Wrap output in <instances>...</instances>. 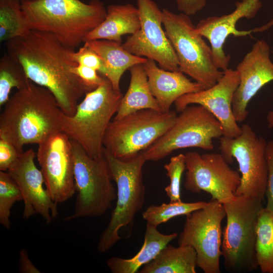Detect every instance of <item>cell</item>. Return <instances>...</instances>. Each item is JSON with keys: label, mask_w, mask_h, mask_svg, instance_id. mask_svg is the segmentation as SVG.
I'll use <instances>...</instances> for the list:
<instances>
[{"label": "cell", "mask_w": 273, "mask_h": 273, "mask_svg": "<svg viewBox=\"0 0 273 273\" xmlns=\"http://www.w3.org/2000/svg\"><path fill=\"white\" fill-rule=\"evenodd\" d=\"M72 71L83 81L91 91L102 84L105 79V76L99 75L96 70L83 65L78 64L73 68Z\"/></svg>", "instance_id": "obj_33"}, {"label": "cell", "mask_w": 273, "mask_h": 273, "mask_svg": "<svg viewBox=\"0 0 273 273\" xmlns=\"http://www.w3.org/2000/svg\"><path fill=\"white\" fill-rule=\"evenodd\" d=\"M0 115V138L21 153L27 144H37L61 131L63 112L53 94L31 80L18 89Z\"/></svg>", "instance_id": "obj_2"}, {"label": "cell", "mask_w": 273, "mask_h": 273, "mask_svg": "<svg viewBox=\"0 0 273 273\" xmlns=\"http://www.w3.org/2000/svg\"><path fill=\"white\" fill-rule=\"evenodd\" d=\"M71 142L77 194L74 212L64 219L101 216L110 209L117 196L107 161L104 155L92 158L78 143Z\"/></svg>", "instance_id": "obj_9"}, {"label": "cell", "mask_w": 273, "mask_h": 273, "mask_svg": "<svg viewBox=\"0 0 273 273\" xmlns=\"http://www.w3.org/2000/svg\"><path fill=\"white\" fill-rule=\"evenodd\" d=\"M236 138L221 136L219 150L228 163L235 159L239 166L241 181L235 196L256 197L264 200L267 181L266 156L267 142L258 136L248 124L241 127Z\"/></svg>", "instance_id": "obj_11"}, {"label": "cell", "mask_w": 273, "mask_h": 273, "mask_svg": "<svg viewBox=\"0 0 273 273\" xmlns=\"http://www.w3.org/2000/svg\"><path fill=\"white\" fill-rule=\"evenodd\" d=\"M267 127L269 129L273 128V110L269 111L266 116Z\"/></svg>", "instance_id": "obj_38"}, {"label": "cell", "mask_w": 273, "mask_h": 273, "mask_svg": "<svg viewBox=\"0 0 273 273\" xmlns=\"http://www.w3.org/2000/svg\"><path fill=\"white\" fill-rule=\"evenodd\" d=\"M31 29L21 8V1L0 0V41L21 37Z\"/></svg>", "instance_id": "obj_27"}, {"label": "cell", "mask_w": 273, "mask_h": 273, "mask_svg": "<svg viewBox=\"0 0 273 273\" xmlns=\"http://www.w3.org/2000/svg\"><path fill=\"white\" fill-rule=\"evenodd\" d=\"M38 146L36 157L46 188L54 202L63 203L76 192L71 139L60 131Z\"/></svg>", "instance_id": "obj_15"}, {"label": "cell", "mask_w": 273, "mask_h": 273, "mask_svg": "<svg viewBox=\"0 0 273 273\" xmlns=\"http://www.w3.org/2000/svg\"><path fill=\"white\" fill-rule=\"evenodd\" d=\"M129 71L130 73L129 85L121 99L114 119H118L130 113L144 109L161 112L158 103L151 93L143 64L133 66L129 69Z\"/></svg>", "instance_id": "obj_24"}, {"label": "cell", "mask_w": 273, "mask_h": 273, "mask_svg": "<svg viewBox=\"0 0 273 273\" xmlns=\"http://www.w3.org/2000/svg\"><path fill=\"white\" fill-rule=\"evenodd\" d=\"M223 136L220 122L201 105L188 106L161 138L141 152L146 161H157L173 151L187 148L213 149V140Z\"/></svg>", "instance_id": "obj_10"}, {"label": "cell", "mask_w": 273, "mask_h": 273, "mask_svg": "<svg viewBox=\"0 0 273 273\" xmlns=\"http://www.w3.org/2000/svg\"><path fill=\"white\" fill-rule=\"evenodd\" d=\"M236 70L240 82L233 96L232 109L238 123L246 119L248 105L252 98L264 85L273 81V62L267 42L262 39L256 41Z\"/></svg>", "instance_id": "obj_17"}, {"label": "cell", "mask_w": 273, "mask_h": 273, "mask_svg": "<svg viewBox=\"0 0 273 273\" xmlns=\"http://www.w3.org/2000/svg\"><path fill=\"white\" fill-rule=\"evenodd\" d=\"M35 153L32 149L24 151L7 172L17 184L23 197V218L28 219L38 214L50 223L58 215L57 203L51 198L40 170L34 163Z\"/></svg>", "instance_id": "obj_18"}, {"label": "cell", "mask_w": 273, "mask_h": 273, "mask_svg": "<svg viewBox=\"0 0 273 273\" xmlns=\"http://www.w3.org/2000/svg\"><path fill=\"white\" fill-rule=\"evenodd\" d=\"M255 251L261 272L273 273V212L265 207L258 218Z\"/></svg>", "instance_id": "obj_26"}, {"label": "cell", "mask_w": 273, "mask_h": 273, "mask_svg": "<svg viewBox=\"0 0 273 273\" xmlns=\"http://www.w3.org/2000/svg\"><path fill=\"white\" fill-rule=\"evenodd\" d=\"M140 28L141 20L137 7L130 3L110 5L107 8L104 21L86 36L84 42L105 39L121 43L123 35H132Z\"/></svg>", "instance_id": "obj_21"}, {"label": "cell", "mask_w": 273, "mask_h": 273, "mask_svg": "<svg viewBox=\"0 0 273 273\" xmlns=\"http://www.w3.org/2000/svg\"><path fill=\"white\" fill-rule=\"evenodd\" d=\"M103 153L117 186V200L98 243V251L102 253L109 251L121 239L119 231L132 224L136 214L143 207L146 190L142 170L147 161L142 153L127 160L114 157L104 149Z\"/></svg>", "instance_id": "obj_6"}, {"label": "cell", "mask_w": 273, "mask_h": 273, "mask_svg": "<svg viewBox=\"0 0 273 273\" xmlns=\"http://www.w3.org/2000/svg\"><path fill=\"white\" fill-rule=\"evenodd\" d=\"M20 256V269L23 273H39L37 269L29 259L27 251L24 249L21 250Z\"/></svg>", "instance_id": "obj_37"}, {"label": "cell", "mask_w": 273, "mask_h": 273, "mask_svg": "<svg viewBox=\"0 0 273 273\" xmlns=\"http://www.w3.org/2000/svg\"><path fill=\"white\" fill-rule=\"evenodd\" d=\"M104 61L108 69L106 76L116 90H120V82L124 72L134 65L144 64L147 58L134 55L123 47L121 43L105 39L84 42Z\"/></svg>", "instance_id": "obj_23"}, {"label": "cell", "mask_w": 273, "mask_h": 273, "mask_svg": "<svg viewBox=\"0 0 273 273\" xmlns=\"http://www.w3.org/2000/svg\"><path fill=\"white\" fill-rule=\"evenodd\" d=\"M263 200L256 197L236 196L223 204L226 218L221 250L225 269L232 272H249L256 270V225L264 208Z\"/></svg>", "instance_id": "obj_5"}, {"label": "cell", "mask_w": 273, "mask_h": 273, "mask_svg": "<svg viewBox=\"0 0 273 273\" xmlns=\"http://www.w3.org/2000/svg\"><path fill=\"white\" fill-rule=\"evenodd\" d=\"M177 116L173 110L161 112L144 109L113 119L105 134L104 149L118 159H132L164 134Z\"/></svg>", "instance_id": "obj_8"}, {"label": "cell", "mask_w": 273, "mask_h": 273, "mask_svg": "<svg viewBox=\"0 0 273 273\" xmlns=\"http://www.w3.org/2000/svg\"><path fill=\"white\" fill-rule=\"evenodd\" d=\"M21 154L12 144L0 138V171H7Z\"/></svg>", "instance_id": "obj_34"}, {"label": "cell", "mask_w": 273, "mask_h": 273, "mask_svg": "<svg viewBox=\"0 0 273 273\" xmlns=\"http://www.w3.org/2000/svg\"><path fill=\"white\" fill-rule=\"evenodd\" d=\"M7 53L23 67L28 78L48 89L66 115L73 116L78 101L91 90L74 73L75 49L52 33L31 29L5 41Z\"/></svg>", "instance_id": "obj_1"}, {"label": "cell", "mask_w": 273, "mask_h": 273, "mask_svg": "<svg viewBox=\"0 0 273 273\" xmlns=\"http://www.w3.org/2000/svg\"><path fill=\"white\" fill-rule=\"evenodd\" d=\"M208 202L199 201L186 203L182 201L162 203L160 205H152L143 213L142 216L147 223L157 227L172 218L187 215L191 212L205 206Z\"/></svg>", "instance_id": "obj_29"}, {"label": "cell", "mask_w": 273, "mask_h": 273, "mask_svg": "<svg viewBox=\"0 0 273 273\" xmlns=\"http://www.w3.org/2000/svg\"><path fill=\"white\" fill-rule=\"evenodd\" d=\"M21 200L22 195L16 183L7 171H0V223L5 228H10L14 204Z\"/></svg>", "instance_id": "obj_30"}, {"label": "cell", "mask_w": 273, "mask_h": 273, "mask_svg": "<svg viewBox=\"0 0 273 273\" xmlns=\"http://www.w3.org/2000/svg\"><path fill=\"white\" fill-rule=\"evenodd\" d=\"M141 28L129 35L123 48L129 53L155 61L161 68L179 71L175 53L162 23V10L153 0H135Z\"/></svg>", "instance_id": "obj_14"}, {"label": "cell", "mask_w": 273, "mask_h": 273, "mask_svg": "<svg viewBox=\"0 0 273 273\" xmlns=\"http://www.w3.org/2000/svg\"><path fill=\"white\" fill-rule=\"evenodd\" d=\"M123 96L121 90L115 89L105 77L102 84L85 94L73 116L63 113L61 131L78 143L89 157L103 156L105 134Z\"/></svg>", "instance_id": "obj_4"}, {"label": "cell", "mask_w": 273, "mask_h": 273, "mask_svg": "<svg viewBox=\"0 0 273 273\" xmlns=\"http://www.w3.org/2000/svg\"><path fill=\"white\" fill-rule=\"evenodd\" d=\"M197 254L190 246L168 244L140 273H196Z\"/></svg>", "instance_id": "obj_25"}, {"label": "cell", "mask_w": 273, "mask_h": 273, "mask_svg": "<svg viewBox=\"0 0 273 273\" xmlns=\"http://www.w3.org/2000/svg\"><path fill=\"white\" fill-rule=\"evenodd\" d=\"M30 29L49 32L75 49L105 19L107 8L100 0H20Z\"/></svg>", "instance_id": "obj_3"}, {"label": "cell", "mask_w": 273, "mask_h": 273, "mask_svg": "<svg viewBox=\"0 0 273 273\" xmlns=\"http://www.w3.org/2000/svg\"><path fill=\"white\" fill-rule=\"evenodd\" d=\"M231 13L221 16H211L201 19L195 26L196 31L208 40L213 58L217 67L224 71L229 68L231 56L223 50L224 43L229 35L244 36L251 31L238 30L236 24L241 18L251 19L262 7L260 0H241L236 4Z\"/></svg>", "instance_id": "obj_19"}, {"label": "cell", "mask_w": 273, "mask_h": 273, "mask_svg": "<svg viewBox=\"0 0 273 273\" xmlns=\"http://www.w3.org/2000/svg\"><path fill=\"white\" fill-rule=\"evenodd\" d=\"M266 156L268 175L265 195L267 201L265 208L273 212V140H270L267 143Z\"/></svg>", "instance_id": "obj_35"}, {"label": "cell", "mask_w": 273, "mask_h": 273, "mask_svg": "<svg viewBox=\"0 0 273 273\" xmlns=\"http://www.w3.org/2000/svg\"><path fill=\"white\" fill-rule=\"evenodd\" d=\"M33 1H35V0H33Z\"/></svg>", "instance_id": "obj_39"}, {"label": "cell", "mask_w": 273, "mask_h": 273, "mask_svg": "<svg viewBox=\"0 0 273 273\" xmlns=\"http://www.w3.org/2000/svg\"><path fill=\"white\" fill-rule=\"evenodd\" d=\"M178 10L189 16L194 15L206 6L207 0H174Z\"/></svg>", "instance_id": "obj_36"}, {"label": "cell", "mask_w": 273, "mask_h": 273, "mask_svg": "<svg viewBox=\"0 0 273 273\" xmlns=\"http://www.w3.org/2000/svg\"><path fill=\"white\" fill-rule=\"evenodd\" d=\"M240 82L236 70L228 68L218 82L212 87L199 92L184 95L174 102L176 111L180 112L191 104L201 105L220 122L223 136L236 138L241 128L236 121L232 109L233 96Z\"/></svg>", "instance_id": "obj_16"}, {"label": "cell", "mask_w": 273, "mask_h": 273, "mask_svg": "<svg viewBox=\"0 0 273 273\" xmlns=\"http://www.w3.org/2000/svg\"><path fill=\"white\" fill-rule=\"evenodd\" d=\"M143 65L151 93L161 112L170 111L172 104L180 97L204 89L200 84L192 81L181 71L163 69L153 60L147 59Z\"/></svg>", "instance_id": "obj_20"}, {"label": "cell", "mask_w": 273, "mask_h": 273, "mask_svg": "<svg viewBox=\"0 0 273 273\" xmlns=\"http://www.w3.org/2000/svg\"><path fill=\"white\" fill-rule=\"evenodd\" d=\"M177 233L164 234L147 223L143 244L140 251L128 259L112 257L107 260L108 267L113 273H135L152 260L166 246L177 237Z\"/></svg>", "instance_id": "obj_22"}, {"label": "cell", "mask_w": 273, "mask_h": 273, "mask_svg": "<svg viewBox=\"0 0 273 273\" xmlns=\"http://www.w3.org/2000/svg\"><path fill=\"white\" fill-rule=\"evenodd\" d=\"M185 189L193 193L204 191L222 204L232 201L240 184L241 175L229 165L221 153L185 154Z\"/></svg>", "instance_id": "obj_13"}, {"label": "cell", "mask_w": 273, "mask_h": 273, "mask_svg": "<svg viewBox=\"0 0 273 273\" xmlns=\"http://www.w3.org/2000/svg\"><path fill=\"white\" fill-rule=\"evenodd\" d=\"M170 183L165 191L170 202L181 201L180 183L183 173L186 170L185 156L179 154L172 157L169 163L164 166Z\"/></svg>", "instance_id": "obj_31"}, {"label": "cell", "mask_w": 273, "mask_h": 273, "mask_svg": "<svg viewBox=\"0 0 273 273\" xmlns=\"http://www.w3.org/2000/svg\"><path fill=\"white\" fill-rule=\"evenodd\" d=\"M74 58L78 64L96 70L102 75L106 76L108 69L103 59L86 45L80 48L74 53Z\"/></svg>", "instance_id": "obj_32"}, {"label": "cell", "mask_w": 273, "mask_h": 273, "mask_svg": "<svg viewBox=\"0 0 273 273\" xmlns=\"http://www.w3.org/2000/svg\"><path fill=\"white\" fill-rule=\"evenodd\" d=\"M163 26L178 62L179 70L203 89L215 85L223 74L216 66L211 47L195 29L190 16L162 9Z\"/></svg>", "instance_id": "obj_7"}, {"label": "cell", "mask_w": 273, "mask_h": 273, "mask_svg": "<svg viewBox=\"0 0 273 273\" xmlns=\"http://www.w3.org/2000/svg\"><path fill=\"white\" fill-rule=\"evenodd\" d=\"M225 215L223 204L215 199L186 215L178 244L195 250L197 265L205 273L220 272L221 225Z\"/></svg>", "instance_id": "obj_12"}, {"label": "cell", "mask_w": 273, "mask_h": 273, "mask_svg": "<svg viewBox=\"0 0 273 273\" xmlns=\"http://www.w3.org/2000/svg\"><path fill=\"white\" fill-rule=\"evenodd\" d=\"M29 81L20 63L7 53L5 54L0 60V106L9 100L13 88L20 89Z\"/></svg>", "instance_id": "obj_28"}]
</instances>
